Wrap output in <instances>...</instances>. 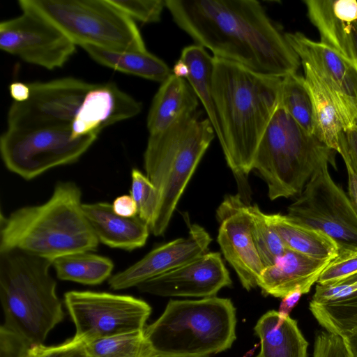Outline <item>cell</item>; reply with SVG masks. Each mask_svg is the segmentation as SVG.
Here are the masks:
<instances>
[{"label": "cell", "mask_w": 357, "mask_h": 357, "mask_svg": "<svg viewBox=\"0 0 357 357\" xmlns=\"http://www.w3.org/2000/svg\"><path fill=\"white\" fill-rule=\"evenodd\" d=\"M232 281L218 252H208L192 261L137 286L142 293L160 296H215Z\"/></svg>", "instance_id": "2e32d148"}, {"label": "cell", "mask_w": 357, "mask_h": 357, "mask_svg": "<svg viewBox=\"0 0 357 357\" xmlns=\"http://www.w3.org/2000/svg\"><path fill=\"white\" fill-rule=\"evenodd\" d=\"M62 31L76 46L147 51L135 22L109 0H19Z\"/></svg>", "instance_id": "ba28073f"}, {"label": "cell", "mask_w": 357, "mask_h": 357, "mask_svg": "<svg viewBox=\"0 0 357 357\" xmlns=\"http://www.w3.org/2000/svg\"><path fill=\"white\" fill-rule=\"evenodd\" d=\"M236 325V308L229 298L171 300L144 334L153 354L210 357L231 347Z\"/></svg>", "instance_id": "8992f818"}, {"label": "cell", "mask_w": 357, "mask_h": 357, "mask_svg": "<svg viewBox=\"0 0 357 357\" xmlns=\"http://www.w3.org/2000/svg\"><path fill=\"white\" fill-rule=\"evenodd\" d=\"M130 193L137 204V215L150 227L158 206V192L148 177L137 169L131 172Z\"/></svg>", "instance_id": "d6a6232c"}, {"label": "cell", "mask_w": 357, "mask_h": 357, "mask_svg": "<svg viewBox=\"0 0 357 357\" xmlns=\"http://www.w3.org/2000/svg\"><path fill=\"white\" fill-rule=\"evenodd\" d=\"M82 209L99 242L127 251L146 244L150 228L138 215L121 216L114 211L112 204L102 202L83 204Z\"/></svg>", "instance_id": "ffe728a7"}, {"label": "cell", "mask_w": 357, "mask_h": 357, "mask_svg": "<svg viewBox=\"0 0 357 357\" xmlns=\"http://www.w3.org/2000/svg\"><path fill=\"white\" fill-rule=\"evenodd\" d=\"M149 357H181V356H167V355L153 354L152 355H151Z\"/></svg>", "instance_id": "7dc6e473"}, {"label": "cell", "mask_w": 357, "mask_h": 357, "mask_svg": "<svg viewBox=\"0 0 357 357\" xmlns=\"http://www.w3.org/2000/svg\"><path fill=\"white\" fill-rule=\"evenodd\" d=\"M82 48L96 63L126 74L162 83L172 73L165 61L148 50L114 51L90 45Z\"/></svg>", "instance_id": "d4e9b609"}, {"label": "cell", "mask_w": 357, "mask_h": 357, "mask_svg": "<svg viewBox=\"0 0 357 357\" xmlns=\"http://www.w3.org/2000/svg\"><path fill=\"white\" fill-rule=\"evenodd\" d=\"M331 260H319L287 249L275 262L264 268L257 283L264 296L282 298L300 289L310 291Z\"/></svg>", "instance_id": "d6986e66"}, {"label": "cell", "mask_w": 357, "mask_h": 357, "mask_svg": "<svg viewBox=\"0 0 357 357\" xmlns=\"http://www.w3.org/2000/svg\"><path fill=\"white\" fill-rule=\"evenodd\" d=\"M310 310L326 331L342 337L357 331V291L323 303L310 302Z\"/></svg>", "instance_id": "f546056e"}, {"label": "cell", "mask_w": 357, "mask_h": 357, "mask_svg": "<svg viewBox=\"0 0 357 357\" xmlns=\"http://www.w3.org/2000/svg\"><path fill=\"white\" fill-rule=\"evenodd\" d=\"M334 153L278 105L258 146L252 170L266 183L271 200L289 198L298 196L324 163L335 167Z\"/></svg>", "instance_id": "52a82bcc"}, {"label": "cell", "mask_w": 357, "mask_h": 357, "mask_svg": "<svg viewBox=\"0 0 357 357\" xmlns=\"http://www.w3.org/2000/svg\"><path fill=\"white\" fill-rule=\"evenodd\" d=\"M303 294L300 289H296L282 298L278 311L281 317L289 316L292 309L297 305Z\"/></svg>", "instance_id": "7bdbcfd3"}, {"label": "cell", "mask_w": 357, "mask_h": 357, "mask_svg": "<svg viewBox=\"0 0 357 357\" xmlns=\"http://www.w3.org/2000/svg\"><path fill=\"white\" fill-rule=\"evenodd\" d=\"M254 331L261 344L256 357H307L308 342L289 316L281 317L278 311L269 310L259 318Z\"/></svg>", "instance_id": "603a6c76"}, {"label": "cell", "mask_w": 357, "mask_h": 357, "mask_svg": "<svg viewBox=\"0 0 357 357\" xmlns=\"http://www.w3.org/2000/svg\"><path fill=\"white\" fill-rule=\"evenodd\" d=\"M72 137L70 126L18 130L7 128L0 137V153L6 167L29 181L59 166L76 162L98 137Z\"/></svg>", "instance_id": "9c48e42d"}, {"label": "cell", "mask_w": 357, "mask_h": 357, "mask_svg": "<svg viewBox=\"0 0 357 357\" xmlns=\"http://www.w3.org/2000/svg\"><path fill=\"white\" fill-rule=\"evenodd\" d=\"M52 266L60 280L96 285L111 277L114 263L89 251L60 257L52 261Z\"/></svg>", "instance_id": "83f0119b"}, {"label": "cell", "mask_w": 357, "mask_h": 357, "mask_svg": "<svg viewBox=\"0 0 357 357\" xmlns=\"http://www.w3.org/2000/svg\"><path fill=\"white\" fill-rule=\"evenodd\" d=\"M31 347L21 336L1 326L0 357H26Z\"/></svg>", "instance_id": "f35d334b"}, {"label": "cell", "mask_w": 357, "mask_h": 357, "mask_svg": "<svg viewBox=\"0 0 357 357\" xmlns=\"http://www.w3.org/2000/svg\"><path fill=\"white\" fill-rule=\"evenodd\" d=\"M188 73L189 68L183 61L179 59L176 62L172 69V74L176 77L185 79L188 77Z\"/></svg>", "instance_id": "bcb514c9"}, {"label": "cell", "mask_w": 357, "mask_h": 357, "mask_svg": "<svg viewBox=\"0 0 357 357\" xmlns=\"http://www.w3.org/2000/svg\"><path fill=\"white\" fill-rule=\"evenodd\" d=\"M252 218V234L255 245L264 268L273 265L287 250L275 229L266 221L264 213L257 204H248Z\"/></svg>", "instance_id": "1f68e13d"}, {"label": "cell", "mask_w": 357, "mask_h": 357, "mask_svg": "<svg viewBox=\"0 0 357 357\" xmlns=\"http://www.w3.org/2000/svg\"><path fill=\"white\" fill-rule=\"evenodd\" d=\"M215 136L208 119L199 114L149 135L144 153L146 176L157 190L158 202L149 227L155 236L166 231L177 204Z\"/></svg>", "instance_id": "5b68a950"}, {"label": "cell", "mask_w": 357, "mask_h": 357, "mask_svg": "<svg viewBox=\"0 0 357 357\" xmlns=\"http://www.w3.org/2000/svg\"><path fill=\"white\" fill-rule=\"evenodd\" d=\"M144 331L90 341L84 343V349L89 357H149L153 352Z\"/></svg>", "instance_id": "4dcf8cb0"}, {"label": "cell", "mask_w": 357, "mask_h": 357, "mask_svg": "<svg viewBox=\"0 0 357 357\" xmlns=\"http://www.w3.org/2000/svg\"><path fill=\"white\" fill-rule=\"evenodd\" d=\"M214 57L212 90L227 166L247 202L248 177L259 142L279 105L282 77Z\"/></svg>", "instance_id": "7a4b0ae2"}, {"label": "cell", "mask_w": 357, "mask_h": 357, "mask_svg": "<svg viewBox=\"0 0 357 357\" xmlns=\"http://www.w3.org/2000/svg\"><path fill=\"white\" fill-rule=\"evenodd\" d=\"M82 204V191L75 183L58 182L45 203L1 215L0 250L17 248L52 261L94 251L99 241Z\"/></svg>", "instance_id": "3957f363"}, {"label": "cell", "mask_w": 357, "mask_h": 357, "mask_svg": "<svg viewBox=\"0 0 357 357\" xmlns=\"http://www.w3.org/2000/svg\"><path fill=\"white\" fill-rule=\"evenodd\" d=\"M131 20L142 23H156L166 8V0H109Z\"/></svg>", "instance_id": "836d02e7"}, {"label": "cell", "mask_w": 357, "mask_h": 357, "mask_svg": "<svg viewBox=\"0 0 357 357\" xmlns=\"http://www.w3.org/2000/svg\"><path fill=\"white\" fill-rule=\"evenodd\" d=\"M198 98L185 78L172 75L155 94L146 120L149 135L162 132L197 113Z\"/></svg>", "instance_id": "7402d4cb"}, {"label": "cell", "mask_w": 357, "mask_h": 357, "mask_svg": "<svg viewBox=\"0 0 357 357\" xmlns=\"http://www.w3.org/2000/svg\"><path fill=\"white\" fill-rule=\"evenodd\" d=\"M313 357H349L343 337L327 331L319 333L315 338Z\"/></svg>", "instance_id": "74e56055"}, {"label": "cell", "mask_w": 357, "mask_h": 357, "mask_svg": "<svg viewBox=\"0 0 357 357\" xmlns=\"http://www.w3.org/2000/svg\"><path fill=\"white\" fill-rule=\"evenodd\" d=\"M248 204L239 194L228 195L215 213L222 253L247 291L257 287L264 268L254 243Z\"/></svg>", "instance_id": "9a60e30c"}, {"label": "cell", "mask_w": 357, "mask_h": 357, "mask_svg": "<svg viewBox=\"0 0 357 357\" xmlns=\"http://www.w3.org/2000/svg\"><path fill=\"white\" fill-rule=\"evenodd\" d=\"M176 24L213 56L284 77L301 60L256 0H166Z\"/></svg>", "instance_id": "6da1fadb"}, {"label": "cell", "mask_w": 357, "mask_h": 357, "mask_svg": "<svg viewBox=\"0 0 357 357\" xmlns=\"http://www.w3.org/2000/svg\"><path fill=\"white\" fill-rule=\"evenodd\" d=\"M0 23V48L24 62L47 70L63 67L76 45L56 26L31 8Z\"/></svg>", "instance_id": "4fadbf2b"}, {"label": "cell", "mask_w": 357, "mask_h": 357, "mask_svg": "<svg viewBox=\"0 0 357 357\" xmlns=\"http://www.w3.org/2000/svg\"><path fill=\"white\" fill-rule=\"evenodd\" d=\"M356 126V127H357V123H356V126Z\"/></svg>", "instance_id": "c3c4849f"}, {"label": "cell", "mask_w": 357, "mask_h": 357, "mask_svg": "<svg viewBox=\"0 0 357 357\" xmlns=\"http://www.w3.org/2000/svg\"><path fill=\"white\" fill-rule=\"evenodd\" d=\"M180 59L183 61L189 68V73L185 79L204 106L207 119L210 121L215 136L220 143L222 131L212 90L214 57L203 47L192 45L183 49Z\"/></svg>", "instance_id": "4316f807"}, {"label": "cell", "mask_w": 357, "mask_h": 357, "mask_svg": "<svg viewBox=\"0 0 357 357\" xmlns=\"http://www.w3.org/2000/svg\"><path fill=\"white\" fill-rule=\"evenodd\" d=\"M264 217L287 249L319 260H333L338 255L335 242L321 231L298 223L287 215L264 213Z\"/></svg>", "instance_id": "cb8c5ba5"}, {"label": "cell", "mask_w": 357, "mask_h": 357, "mask_svg": "<svg viewBox=\"0 0 357 357\" xmlns=\"http://www.w3.org/2000/svg\"><path fill=\"white\" fill-rule=\"evenodd\" d=\"M320 41L333 47L357 68V18L336 0H305Z\"/></svg>", "instance_id": "44dd1931"}, {"label": "cell", "mask_w": 357, "mask_h": 357, "mask_svg": "<svg viewBox=\"0 0 357 357\" xmlns=\"http://www.w3.org/2000/svg\"><path fill=\"white\" fill-rule=\"evenodd\" d=\"M299 57L308 63L323 82L344 130L357 123V68L341 53L321 42L314 41L301 32L284 33Z\"/></svg>", "instance_id": "5bb4252c"}, {"label": "cell", "mask_w": 357, "mask_h": 357, "mask_svg": "<svg viewBox=\"0 0 357 357\" xmlns=\"http://www.w3.org/2000/svg\"><path fill=\"white\" fill-rule=\"evenodd\" d=\"M342 337L349 357H357V331Z\"/></svg>", "instance_id": "f6af8a7d"}, {"label": "cell", "mask_w": 357, "mask_h": 357, "mask_svg": "<svg viewBox=\"0 0 357 357\" xmlns=\"http://www.w3.org/2000/svg\"><path fill=\"white\" fill-rule=\"evenodd\" d=\"M64 300L75 325V337L83 343L144 331L151 312L147 303L126 295L71 291Z\"/></svg>", "instance_id": "8fae6325"}, {"label": "cell", "mask_w": 357, "mask_h": 357, "mask_svg": "<svg viewBox=\"0 0 357 357\" xmlns=\"http://www.w3.org/2000/svg\"><path fill=\"white\" fill-rule=\"evenodd\" d=\"M301 63L313 102L314 135L328 147L338 153L340 139L344 130L338 112L330 94L313 68L305 62Z\"/></svg>", "instance_id": "484cf974"}, {"label": "cell", "mask_w": 357, "mask_h": 357, "mask_svg": "<svg viewBox=\"0 0 357 357\" xmlns=\"http://www.w3.org/2000/svg\"><path fill=\"white\" fill-rule=\"evenodd\" d=\"M112 205L114 211L121 216L131 218L137 215V206L130 195L117 197Z\"/></svg>", "instance_id": "60d3db41"}, {"label": "cell", "mask_w": 357, "mask_h": 357, "mask_svg": "<svg viewBox=\"0 0 357 357\" xmlns=\"http://www.w3.org/2000/svg\"><path fill=\"white\" fill-rule=\"evenodd\" d=\"M356 291L357 273L333 282L317 284L310 302L323 303L347 296Z\"/></svg>", "instance_id": "d590c367"}, {"label": "cell", "mask_w": 357, "mask_h": 357, "mask_svg": "<svg viewBox=\"0 0 357 357\" xmlns=\"http://www.w3.org/2000/svg\"><path fill=\"white\" fill-rule=\"evenodd\" d=\"M29 85V99L23 102L13 101L8 109V128L35 130L71 126L86 94L94 83L66 77L30 82Z\"/></svg>", "instance_id": "7c38bea8"}, {"label": "cell", "mask_w": 357, "mask_h": 357, "mask_svg": "<svg viewBox=\"0 0 357 357\" xmlns=\"http://www.w3.org/2000/svg\"><path fill=\"white\" fill-rule=\"evenodd\" d=\"M212 238L197 224L190 225L187 236L155 248L143 258L108 279L114 290L137 287L142 282L181 266L208 252Z\"/></svg>", "instance_id": "e0dca14e"}, {"label": "cell", "mask_w": 357, "mask_h": 357, "mask_svg": "<svg viewBox=\"0 0 357 357\" xmlns=\"http://www.w3.org/2000/svg\"><path fill=\"white\" fill-rule=\"evenodd\" d=\"M341 155L348 158L354 167L357 170V127L353 126L344 130L339 143V151Z\"/></svg>", "instance_id": "ab89813d"}, {"label": "cell", "mask_w": 357, "mask_h": 357, "mask_svg": "<svg viewBox=\"0 0 357 357\" xmlns=\"http://www.w3.org/2000/svg\"><path fill=\"white\" fill-rule=\"evenodd\" d=\"M328 164L313 173L287 215L331 237L339 254L357 252V210L331 176Z\"/></svg>", "instance_id": "30bf717a"}, {"label": "cell", "mask_w": 357, "mask_h": 357, "mask_svg": "<svg viewBox=\"0 0 357 357\" xmlns=\"http://www.w3.org/2000/svg\"><path fill=\"white\" fill-rule=\"evenodd\" d=\"M279 106L303 130L314 135L313 102L304 76L295 73L282 77Z\"/></svg>", "instance_id": "f1b7e54d"}, {"label": "cell", "mask_w": 357, "mask_h": 357, "mask_svg": "<svg viewBox=\"0 0 357 357\" xmlns=\"http://www.w3.org/2000/svg\"><path fill=\"white\" fill-rule=\"evenodd\" d=\"M52 266V261L20 249L0 250L2 325L32 347L43 344L64 318Z\"/></svg>", "instance_id": "277c9868"}, {"label": "cell", "mask_w": 357, "mask_h": 357, "mask_svg": "<svg viewBox=\"0 0 357 357\" xmlns=\"http://www.w3.org/2000/svg\"><path fill=\"white\" fill-rule=\"evenodd\" d=\"M344 162L348 175V196L357 210V170L351 165L348 158L341 155Z\"/></svg>", "instance_id": "b9f144b4"}, {"label": "cell", "mask_w": 357, "mask_h": 357, "mask_svg": "<svg viewBox=\"0 0 357 357\" xmlns=\"http://www.w3.org/2000/svg\"><path fill=\"white\" fill-rule=\"evenodd\" d=\"M142 104L115 83L94 84L72 123L73 138L100 132L106 127L137 116Z\"/></svg>", "instance_id": "ac0fdd59"}, {"label": "cell", "mask_w": 357, "mask_h": 357, "mask_svg": "<svg viewBox=\"0 0 357 357\" xmlns=\"http://www.w3.org/2000/svg\"><path fill=\"white\" fill-rule=\"evenodd\" d=\"M357 273V252L341 253L331 260L320 274L319 284L333 282Z\"/></svg>", "instance_id": "e575fe53"}, {"label": "cell", "mask_w": 357, "mask_h": 357, "mask_svg": "<svg viewBox=\"0 0 357 357\" xmlns=\"http://www.w3.org/2000/svg\"><path fill=\"white\" fill-rule=\"evenodd\" d=\"M8 90L14 102H23L30 96V87L29 83L14 82L10 84Z\"/></svg>", "instance_id": "ee69618b"}, {"label": "cell", "mask_w": 357, "mask_h": 357, "mask_svg": "<svg viewBox=\"0 0 357 357\" xmlns=\"http://www.w3.org/2000/svg\"><path fill=\"white\" fill-rule=\"evenodd\" d=\"M26 357H89L84 343L75 337L55 346L44 344L31 347Z\"/></svg>", "instance_id": "8d00e7d4"}]
</instances>
